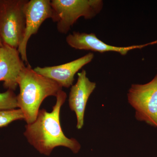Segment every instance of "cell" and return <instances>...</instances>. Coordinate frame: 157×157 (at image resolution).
Segmentation results:
<instances>
[{
	"label": "cell",
	"mask_w": 157,
	"mask_h": 157,
	"mask_svg": "<svg viewBox=\"0 0 157 157\" xmlns=\"http://www.w3.org/2000/svg\"><path fill=\"white\" fill-rule=\"evenodd\" d=\"M56 98L52 111L40 109L36 121L25 126L24 134L29 143L42 154L49 156L53 149L59 146L68 147L73 153H77L81 148L80 144L75 138L65 136L60 122L61 108L67 99V94L61 90Z\"/></svg>",
	"instance_id": "obj_1"
},
{
	"label": "cell",
	"mask_w": 157,
	"mask_h": 157,
	"mask_svg": "<svg viewBox=\"0 0 157 157\" xmlns=\"http://www.w3.org/2000/svg\"><path fill=\"white\" fill-rule=\"evenodd\" d=\"M17 82L20 89L17 96L18 107L22 111L27 124L36 121L40 105L45 98L56 97L62 90L59 85L36 73L30 65L23 68Z\"/></svg>",
	"instance_id": "obj_2"
},
{
	"label": "cell",
	"mask_w": 157,
	"mask_h": 157,
	"mask_svg": "<svg viewBox=\"0 0 157 157\" xmlns=\"http://www.w3.org/2000/svg\"><path fill=\"white\" fill-rule=\"evenodd\" d=\"M52 20L56 23L60 33H67L80 17L91 19L101 12L104 6L102 0H52Z\"/></svg>",
	"instance_id": "obj_3"
},
{
	"label": "cell",
	"mask_w": 157,
	"mask_h": 157,
	"mask_svg": "<svg viewBox=\"0 0 157 157\" xmlns=\"http://www.w3.org/2000/svg\"><path fill=\"white\" fill-rule=\"evenodd\" d=\"M29 0H0V39L3 45L18 49L25 31Z\"/></svg>",
	"instance_id": "obj_4"
},
{
	"label": "cell",
	"mask_w": 157,
	"mask_h": 157,
	"mask_svg": "<svg viewBox=\"0 0 157 157\" xmlns=\"http://www.w3.org/2000/svg\"><path fill=\"white\" fill-rule=\"evenodd\" d=\"M127 96L136 119L157 128V74L145 84H132Z\"/></svg>",
	"instance_id": "obj_5"
},
{
	"label": "cell",
	"mask_w": 157,
	"mask_h": 157,
	"mask_svg": "<svg viewBox=\"0 0 157 157\" xmlns=\"http://www.w3.org/2000/svg\"><path fill=\"white\" fill-rule=\"evenodd\" d=\"M53 11L50 0H30L25 8L26 24L24 36L18 50L26 66L29 65L27 47L29 39L38 33L39 28L46 19L53 18Z\"/></svg>",
	"instance_id": "obj_6"
},
{
	"label": "cell",
	"mask_w": 157,
	"mask_h": 157,
	"mask_svg": "<svg viewBox=\"0 0 157 157\" xmlns=\"http://www.w3.org/2000/svg\"><path fill=\"white\" fill-rule=\"evenodd\" d=\"M94 56V53L89 52L84 56L63 64L44 67H37L33 69L36 73L53 80L62 87L69 88L73 86L76 73L90 63Z\"/></svg>",
	"instance_id": "obj_7"
},
{
	"label": "cell",
	"mask_w": 157,
	"mask_h": 157,
	"mask_svg": "<svg viewBox=\"0 0 157 157\" xmlns=\"http://www.w3.org/2000/svg\"><path fill=\"white\" fill-rule=\"evenodd\" d=\"M17 49L9 45L0 47V81L8 90H16L20 73L25 66Z\"/></svg>",
	"instance_id": "obj_8"
},
{
	"label": "cell",
	"mask_w": 157,
	"mask_h": 157,
	"mask_svg": "<svg viewBox=\"0 0 157 157\" xmlns=\"http://www.w3.org/2000/svg\"><path fill=\"white\" fill-rule=\"evenodd\" d=\"M66 42L71 48L81 50H90L95 52H113L126 55L132 49L143 48L146 45H132L127 47L113 46L105 43L98 39L94 33L73 32L66 38Z\"/></svg>",
	"instance_id": "obj_9"
},
{
	"label": "cell",
	"mask_w": 157,
	"mask_h": 157,
	"mask_svg": "<svg viewBox=\"0 0 157 157\" xmlns=\"http://www.w3.org/2000/svg\"><path fill=\"white\" fill-rule=\"evenodd\" d=\"M96 87L95 82L90 81L86 71L83 70L78 73L77 82L70 89L69 106L76 113L78 129H81L84 124L85 111L88 100Z\"/></svg>",
	"instance_id": "obj_10"
},
{
	"label": "cell",
	"mask_w": 157,
	"mask_h": 157,
	"mask_svg": "<svg viewBox=\"0 0 157 157\" xmlns=\"http://www.w3.org/2000/svg\"><path fill=\"white\" fill-rule=\"evenodd\" d=\"M19 120H25L21 109L0 110V128L7 126L12 122Z\"/></svg>",
	"instance_id": "obj_11"
},
{
	"label": "cell",
	"mask_w": 157,
	"mask_h": 157,
	"mask_svg": "<svg viewBox=\"0 0 157 157\" xmlns=\"http://www.w3.org/2000/svg\"><path fill=\"white\" fill-rule=\"evenodd\" d=\"M18 108L17 96L13 91L7 90L0 93V110L15 109Z\"/></svg>",
	"instance_id": "obj_12"
},
{
	"label": "cell",
	"mask_w": 157,
	"mask_h": 157,
	"mask_svg": "<svg viewBox=\"0 0 157 157\" xmlns=\"http://www.w3.org/2000/svg\"><path fill=\"white\" fill-rule=\"evenodd\" d=\"M2 45V41H1V39H0V47H1Z\"/></svg>",
	"instance_id": "obj_13"
},
{
	"label": "cell",
	"mask_w": 157,
	"mask_h": 157,
	"mask_svg": "<svg viewBox=\"0 0 157 157\" xmlns=\"http://www.w3.org/2000/svg\"><path fill=\"white\" fill-rule=\"evenodd\" d=\"M155 43H157V41H155Z\"/></svg>",
	"instance_id": "obj_14"
}]
</instances>
